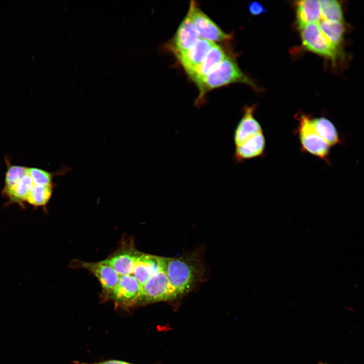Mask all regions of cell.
I'll list each match as a JSON object with an SVG mask.
<instances>
[{"instance_id": "obj_10", "label": "cell", "mask_w": 364, "mask_h": 364, "mask_svg": "<svg viewBox=\"0 0 364 364\" xmlns=\"http://www.w3.org/2000/svg\"><path fill=\"white\" fill-rule=\"evenodd\" d=\"M214 44L212 41L200 38L192 48L174 56L188 75L200 65Z\"/></svg>"}, {"instance_id": "obj_20", "label": "cell", "mask_w": 364, "mask_h": 364, "mask_svg": "<svg viewBox=\"0 0 364 364\" xmlns=\"http://www.w3.org/2000/svg\"><path fill=\"white\" fill-rule=\"evenodd\" d=\"M53 188V184L44 186L35 185L29 192L26 202L35 207L46 206L52 196Z\"/></svg>"}, {"instance_id": "obj_7", "label": "cell", "mask_w": 364, "mask_h": 364, "mask_svg": "<svg viewBox=\"0 0 364 364\" xmlns=\"http://www.w3.org/2000/svg\"><path fill=\"white\" fill-rule=\"evenodd\" d=\"M199 38L194 24L187 15L166 48L175 55L192 48Z\"/></svg>"}, {"instance_id": "obj_16", "label": "cell", "mask_w": 364, "mask_h": 364, "mask_svg": "<svg viewBox=\"0 0 364 364\" xmlns=\"http://www.w3.org/2000/svg\"><path fill=\"white\" fill-rule=\"evenodd\" d=\"M264 148L265 139L262 132L235 147V161L239 163L257 157L263 153Z\"/></svg>"}, {"instance_id": "obj_2", "label": "cell", "mask_w": 364, "mask_h": 364, "mask_svg": "<svg viewBox=\"0 0 364 364\" xmlns=\"http://www.w3.org/2000/svg\"><path fill=\"white\" fill-rule=\"evenodd\" d=\"M202 271V264L194 254L166 258L165 271L178 298L194 287Z\"/></svg>"}, {"instance_id": "obj_6", "label": "cell", "mask_w": 364, "mask_h": 364, "mask_svg": "<svg viewBox=\"0 0 364 364\" xmlns=\"http://www.w3.org/2000/svg\"><path fill=\"white\" fill-rule=\"evenodd\" d=\"M299 117V134L303 149L320 158H326L330 146L318 135L310 117L305 115Z\"/></svg>"}, {"instance_id": "obj_21", "label": "cell", "mask_w": 364, "mask_h": 364, "mask_svg": "<svg viewBox=\"0 0 364 364\" xmlns=\"http://www.w3.org/2000/svg\"><path fill=\"white\" fill-rule=\"evenodd\" d=\"M322 20L343 22L342 5L336 0L319 1Z\"/></svg>"}, {"instance_id": "obj_25", "label": "cell", "mask_w": 364, "mask_h": 364, "mask_svg": "<svg viewBox=\"0 0 364 364\" xmlns=\"http://www.w3.org/2000/svg\"><path fill=\"white\" fill-rule=\"evenodd\" d=\"M76 364H132L128 363L125 361L118 360H110L102 362H94V363H87L76 361Z\"/></svg>"}, {"instance_id": "obj_4", "label": "cell", "mask_w": 364, "mask_h": 364, "mask_svg": "<svg viewBox=\"0 0 364 364\" xmlns=\"http://www.w3.org/2000/svg\"><path fill=\"white\" fill-rule=\"evenodd\" d=\"M299 28L302 46L306 50L333 61L337 59L339 49L328 40L317 23H310Z\"/></svg>"}, {"instance_id": "obj_22", "label": "cell", "mask_w": 364, "mask_h": 364, "mask_svg": "<svg viewBox=\"0 0 364 364\" xmlns=\"http://www.w3.org/2000/svg\"><path fill=\"white\" fill-rule=\"evenodd\" d=\"M27 167L9 165L6 173L4 188L6 190L14 186L26 173Z\"/></svg>"}, {"instance_id": "obj_23", "label": "cell", "mask_w": 364, "mask_h": 364, "mask_svg": "<svg viewBox=\"0 0 364 364\" xmlns=\"http://www.w3.org/2000/svg\"><path fill=\"white\" fill-rule=\"evenodd\" d=\"M27 172L30 175L36 185L44 186L53 184V174L46 170L27 167Z\"/></svg>"}, {"instance_id": "obj_11", "label": "cell", "mask_w": 364, "mask_h": 364, "mask_svg": "<svg viewBox=\"0 0 364 364\" xmlns=\"http://www.w3.org/2000/svg\"><path fill=\"white\" fill-rule=\"evenodd\" d=\"M166 257L141 253L131 275L142 286L155 274L165 269Z\"/></svg>"}, {"instance_id": "obj_9", "label": "cell", "mask_w": 364, "mask_h": 364, "mask_svg": "<svg viewBox=\"0 0 364 364\" xmlns=\"http://www.w3.org/2000/svg\"><path fill=\"white\" fill-rule=\"evenodd\" d=\"M256 107V105H253L244 107L242 117L234 131V142L235 147L262 132L260 124L254 116Z\"/></svg>"}, {"instance_id": "obj_26", "label": "cell", "mask_w": 364, "mask_h": 364, "mask_svg": "<svg viewBox=\"0 0 364 364\" xmlns=\"http://www.w3.org/2000/svg\"><path fill=\"white\" fill-rule=\"evenodd\" d=\"M321 364H327V363H321Z\"/></svg>"}, {"instance_id": "obj_18", "label": "cell", "mask_w": 364, "mask_h": 364, "mask_svg": "<svg viewBox=\"0 0 364 364\" xmlns=\"http://www.w3.org/2000/svg\"><path fill=\"white\" fill-rule=\"evenodd\" d=\"M317 24L328 40L339 49V46L343 40L345 30L343 22L321 20Z\"/></svg>"}, {"instance_id": "obj_13", "label": "cell", "mask_w": 364, "mask_h": 364, "mask_svg": "<svg viewBox=\"0 0 364 364\" xmlns=\"http://www.w3.org/2000/svg\"><path fill=\"white\" fill-rule=\"evenodd\" d=\"M80 264L97 278L106 294L116 286L120 276L112 267L103 261L93 262L81 261Z\"/></svg>"}, {"instance_id": "obj_15", "label": "cell", "mask_w": 364, "mask_h": 364, "mask_svg": "<svg viewBox=\"0 0 364 364\" xmlns=\"http://www.w3.org/2000/svg\"><path fill=\"white\" fill-rule=\"evenodd\" d=\"M294 5L298 28L310 23H318L322 20L319 1H298Z\"/></svg>"}, {"instance_id": "obj_19", "label": "cell", "mask_w": 364, "mask_h": 364, "mask_svg": "<svg viewBox=\"0 0 364 364\" xmlns=\"http://www.w3.org/2000/svg\"><path fill=\"white\" fill-rule=\"evenodd\" d=\"M312 125L318 135L330 147L337 144L339 136L333 124L325 117L311 119Z\"/></svg>"}, {"instance_id": "obj_17", "label": "cell", "mask_w": 364, "mask_h": 364, "mask_svg": "<svg viewBox=\"0 0 364 364\" xmlns=\"http://www.w3.org/2000/svg\"><path fill=\"white\" fill-rule=\"evenodd\" d=\"M35 185L30 175L27 172L14 186L3 190V193L9 199V202L24 206L27 196Z\"/></svg>"}, {"instance_id": "obj_24", "label": "cell", "mask_w": 364, "mask_h": 364, "mask_svg": "<svg viewBox=\"0 0 364 364\" xmlns=\"http://www.w3.org/2000/svg\"><path fill=\"white\" fill-rule=\"evenodd\" d=\"M249 11L251 15L258 16L266 12V10L258 2H251L248 7Z\"/></svg>"}, {"instance_id": "obj_1", "label": "cell", "mask_w": 364, "mask_h": 364, "mask_svg": "<svg viewBox=\"0 0 364 364\" xmlns=\"http://www.w3.org/2000/svg\"><path fill=\"white\" fill-rule=\"evenodd\" d=\"M199 90L195 105L199 107L205 101L206 94L211 90L234 83H243L254 90L260 89L254 81L239 67L234 55L229 53L223 61L211 72L193 81Z\"/></svg>"}, {"instance_id": "obj_12", "label": "cell", "mask_w": 364, "mask_h": 364, "mask_svg": "<svg viewBox=\"0 0 364 364\" xmlns=\"http://www.w3.org/2000/svg\"><path fill=\"white\" fill-rule=\"evenodd\" d=\"M141 253L133 247L124 248L102 261L112 267L119 276L131 275Z\"/></svg>"}, {"instance_id": "obj_14", "label": "cell", "mask_w": 364, "mask_h": 364, "mask_svg": "<svg viewBox=\"0 0 364 364\" xmlns=\"http://www.w3.org/2000/svg\"><path fill=\"white\" fill-rule=\"evenodd\" d=\"M228 54L222 46L214 43L200 65L189 74L188 76L193 81L207 75L223 61Z\"/></svg>"}, {"instance_id": "obj_3", "label": "cell", "mask_w": 364, "mask_h": 364, "mask_svg": "<svg viewBox=\"0 0 364 364\" xmlns=\"http://www.w3.org/2000/svg\"><path fill=\"white\" fill-rule=\"evenodd\" d=\"M178 298L168 280L165 269L153 275L144 284L136 304L151 303Z\"/></svg>"}, {"instance_id": "obj_8", "label": "cell", "mask_w": 364, "mask_h": 364, "mask_svg": "<svg viewBox=\"0 0 364 364\" xmlns=\"http://www.w3.org/2000/svg\"><path fill=\"white\" fill-rule=\"evenodd\" d=\"M142 286L132 275L120 276L115 287L107 296L117 303L130 305L136 304Z\"/></svg>"}, {"instance_id": "obj_5", "label": "cell", "mask_w": 364, "mask_h": 364, "mask_svg": "<svg viewBox=\"0 0 364 364\" xmlns=\"http://www.w3.org/2000/svg\"><path fill=\"white\" fill-rule=\"evenodd\" d=\"M187 15L194 24L199 37L210 41L223 42L231 40L232 34L223 31L194 1L190 4Z\"/></svg>"}]
</instances>
